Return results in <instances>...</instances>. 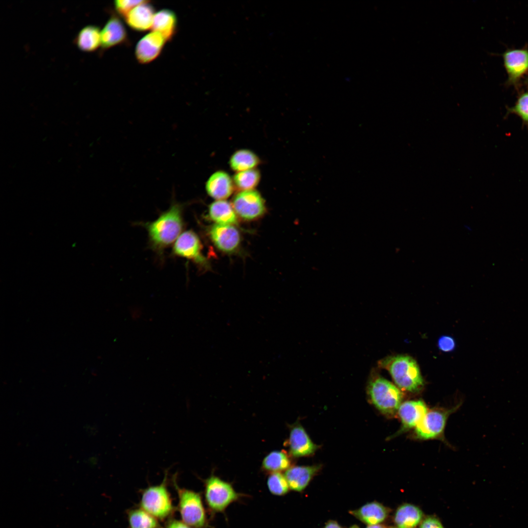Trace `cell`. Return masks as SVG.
I'll return each mask as SVG.
<instances>
[{"label":"cell","mask_w":528,"mask_h":528,"mask_svg":"<svg viewBox=\"0 0 528 528\" xmlns=\"http://www.w3.org/2000/svg\"><path fill=\"white\" fill-rule=\"evenodd\" d=\"M325 528H342L341 527L334 521H330L326 525Z\"/></svg>","instance_id":"cell-34"},{"label":"cell","mask_w":528,"mask_h":528,"mask_svg":"<svg viewBox=\"0 0 528 528\" xmlns=\"http://www.w3.org/2000/svg\"></svg>","instance_id":"cell-37"},{"label":"cell","mask_w":528,"mask_h":528,"mask_svg":"<svg viewBox=\"0 0 528 528\" xmlns=\"http://www.w3.org/2000/svg\"><path fill=\"white\" fill-rule=\"evenodd\" d=\"M259 163L258 156L253 152L246 149L235 152L229 160L231 168L236 172L254 169Z\"/></svg>","instance_id":"cell-25"},{"label":"cell","mask_w":528,"mask_h":528,"mask_svg":"<svg viewBox=\"0 0 528 528\" xmlns=\"http://www.w3.org/2000/svg\"><path fill=\"white\" fill-rule=\"evenodd\" d=\"M176 477L173 476L172 481L177 495L176 509L181 521L191 528H208L209 521L200 493L180 487Z\"/></svg>","instance_id":"cell-3"},{"label":"cell","mask_w":528,"mask_h":528,"mask_svg":"<svg viewBox=\"0 0 528 528\" xmlns=\"http://www.w3.org/2000/svg\"><path fill=\"white\" fill-rule=\"evenodd\" d=\"M202 246L198 236L192 231L182 233L177 239L173 247L174 253L179 256L191 260L197 264H206L201 253Z\"/></svg>","instance_id":"cell-10"},{"label":"cell","mask_w":528,"mask_h":528,"mask_svg":"<svg viewBox=\"0 0 528 528\" xmlns=\"http://www.w3.org/2000/svg\"><path fill=\"white\" fill-rule=\"evenodd\" d=\"M366 528H385L383 525L377 524L368 526Z\"/></svg>","instance_id":"cell-35"},{"label":"cell","mask_w":528,"mask_h":528,"mask_svg":"<svg viewBox=\"0 0 528 528\" xmlns=\"http://www.w3.org/2000/svg\"><path fill=\"white\" fill-rule=\"evenodd\" d=\"M145 0H117L114 1L116 12L121 16L125 17L133 8Z\"/></svg>","instance_id":"cell-30"},{"label":"cell","mask_w":528,"mask_h":528,"mask_svg":"<svg viewBox=\"0 0 528 528\" xmlns=\"http://www.w3.org/2000/svg\"><path fill=\"white\" fill-rule=\"evenodd\" d=\"M379 365L389 372L396 384L402 390L414 393L423 386L418 366L415 360L409 356H388L381 360Z\"/></svg>","instance_id":"cell-2"},{"label":"cell","mask_w":528,"mask_h":528,"mask_svg":"<svg viewBox=\"0 0 528 528\" xmlns=\"http://www.w3.org/2000/svg\"><path fill=\"white\" fill-rule=\"evenodd\" d=\"M209 235L216 247L224 252L234 251L240 243V233L232 225L215 224L210 229Z\"/></svg>","instance_id":"cell-12"},{"label":"cell","mask_w":528,"mask_h":528,"mask_svg":"<svg viewBox=\"0 0 528 528\" xmlns=\"http://www.w3.org/2000/svg\"><path fill=\"white\" fill-rule=\"evenodd\" d=\"M204 497L210 514L224 513L232 503L243 497L232 484L214 475L204 480Z\"/></svg>","instance_id":"cell-5"},{"label":"cell","mask_w":528,"mask_h":528,"mask_svg":"<svg viewBox=\"0 0 528 528\" xmlns=\"http://www.w3.org/2000/svg\"><path fill=\"white\" fill-rule=\"evenodd\" d=\"M350 528H359L357 526L353 525V526H352L351 527H350Z\"/></svg>","instance_id":"cell-36"},{"label":"cell","mask_w":528,"mask_h":528,"mask_svg":"<svg viewBox=\"0 0 528 528\" xmlns=\"http://www.w3.org/2000/svg\"><path fill=\"white\" fill-rule=\"evenodd\" d=\"M502 55L507 76L506 85L517 87L528 74V49H508Z\"/></svg>","instance_id":"cell-7"},{"label":"cell","mask_w":528,"mask_h":528,"mask_svg":"<svg viewBox=\"0 0 528 528\" xmlns=\"http://www.w3.org/2000/svg\"><path fill=\"white\" fill-rule=\"evenodd\" d=\"M454 410L433 409L427 412L416 428V434L421 439H431L440 436L448 416Z\"/></svg>","instance_id":"cell-9"},{"label":"cell","mask_w":528,"mask_h":528,"mask_svg":"<svg viewBox=\"0 0 528 528\" xmlns=\"http://www.w3.org/2000/svg\"><path fill=\"white\" fill-rule=\"evenodd\" d=\"M167 473L162 483L141 490L138 506L159 521L173 518L176 508L167 486Z\"/></svg>","instance_id":"cell-4"},{"label":"cell","mask_w":528,"mask_h":528,"mask_svg":"<svg viewBox=\"0 0 528 528\" xmlns=\"http://www.w3.org/2000/svg\"><path fill=\"white\" fill-rule=\"evenodd\" d=\"M267 486L270 492L276 496L285 495L290 489L285 475L280 472L269 474L267 480Z\"/></svg>","instance_id":"cell-28"},{"label":"cell","mask_w":528,"mask_h":528,"mask_svg":"<svg viewBox=\"0 0 528 528\" xmlns=\"http://www.w3.org/2000/svg\"><path fill=\"white\" fill-rule=\"evenodd\" d=\"M291 462L285 452L273 451L264 459L262 468L270 473L280 472L290 467Z\"/></svg>","instance_id":"cell-26"},{"label":"cell","mask_w":528,"mask_h":528,"mask_svg":"<svg viewBox=\"0 0 528 528\" xmlns=\"http://www.w3.org/2000/svg\"><path fill=\"white\" fill-rule=\"evenodd\" d=\"M155 13L152 4L145 0L133 8L125 17V20L132 29L139 32L146 31L152 27Z\"/></svg>","instance_id":"cell-16"},{"label":"cell","mask_w":528,"mask_h":528,"mask_svg":"<svg viewBox=\"0 0 528 528\" xmlns=\"http://www.w3.org/2000/svg\"><path fill=\"white\" fill-rule=\"evenodd\" d=\"M261 175L256 169L237 172L233 176V181L236 187L242 190L254 189L259 183Z\"/></svg>","instance_id":"cell-27"},{"label":"cell","mask_w":528,"mask_h":528,"mask_svg":"<svg viewBox=\"0 0 528 528\" xmlns=\"http://www.w3.org/2000/svg\"><path fill=\"white\" fill-rule=\"evenodd\" d=\"M164 528H191L181 520L172 518L166 522Z\"/></svg>","instance_id":"cell-33"},{"label":"cell","mask_w":528,"mask_h":528,"mask_svg":"<svg viewBox=\"0 0 528 528\" xmlns=\"http://www.w3.org/2000/svg\"><path fill=\"white\" fill-rule=\"evenodd\" d=\"M232 206L235 212L246 220L257 219L265 211L264 199L254 189L242 191L237 194L233 198Z\"/></svg>","instance_id":"cell-8"},{"label":"cell","mask_w":528,"mask_h":528,"mask_svg":"<svg viewBox=\"0 0 528 528\" xmlns=\"http://www.w3.org/2000/svg\"><path fill=\"white\" fill-rule=\"evenodd\" d=\"M368 394L373 404L385 415H394L401 404L402 394L395 385L378 376L369 382Z\"/></svg>","instance_id":"cell-6"},{"label":"cell","mask_w":528,"mask_h":528,"mask_svg":"<svg viewBox=\"0 0 528 528\" xmlns=\"http://www.w3.org/2000/svg\"><path fill=\"white\" fill-rule=\"evenodd\" d=\"M74 43L78 48L85 52H92L101 47V30L95 25L83 27L78 33Z\"/></svg>","instance_id":"cell-21"},{"label":"cell","mask_w":528,"mask_h":528,"mask_svg":"<svg viewBox=\"0 0 528 528\" xmlns=\"http://www.w3.org/2000/svg\"><path fill=\"white\" fill-rule=\"evenodd\" d=\"M233 181L225 172L218 171L208 179L205 185L207 194L217 200H224L233 192Z\"/></svg>","instance_id":"cell-17"},{"label":"cell","mask_w":528,"mask_h":528,"mask_svg":"<svg viewBox=\"0 0 528 528\" xmlns=\"http://www.w3.org/2000/svg\"><path fill=\"white\" fill-rule=\"evenodd\" d=\"M288 443L289 453L294 457L309 456L313 454L317 449V446L299 424L291 428Z\"/></svg>","instance_id":"cell-15"},{"label":"cell","mask_w":528,"mask_h":528,"mask_svg":"<svg viewBox=\"0 0 528 528\" xmlns=\"http://www.w3.org/2000/svg\"><path fill=\"white\" fill-rule=\"evenodd\" d=\"M423 512L417 506L404 504L396 509L394 522L397 528H416L422 521Z\"/></svg>","instance_id":"cell-22"},{"label":"cell","mask_w":528,"mask_h":528,"mask_svg":"<svg viewBox=\"0 0 528 528\" xmlns=\"http://www.w3.org/2000/svg\"><path fill=\"white\" fill-rule=\"evenodd\" d=\"M183 226L182 206L175 203L155 221L148 223L146 228L153 246L160 250L177 240Z\"/></svg>","instance_id":"cell-1"},{"label":"cell","mask_w":528,"mask_h":528,"mask_svg":"<svg viewBox=\"0 0 528 528\" xmlns=\"http://www.w3.org/2000/svg\"><path fill=\"white\" fill-rule=\"evenodd\" d=\"M320 469V466H296L287 469L284 474L289 488L301 492L308 484L312 477Z\"/></svg>","instance_id":"cell-18"},{"label":"cell","mask_w":528,"mask_h":528,"mask_svg":"<svg viewBox=\"0 0 528 528\" xmlns=\"http://www.w3.org/2000/svg\"><path fill=\"white\" fill-rule=\"evenodd\" d=\"M167 41L158 32L152 31L138 42L135 48L137 61L146 64L155 60L160 54Z\"/></svg>","instance_id":"cell-11"},{"label":"cell","mask_w":528,"mask_h":528,"mask_svg":"<svg viewBox=\"0 0 528 528\" xmlns=\"http://www.w3.org/2000/svg\"><path fill=\"white\" fill-rule=\"evenodd\" d=\"M127 40L126 29L119 17L111 15L101 30V49L102 51L124 43Z\"/></svg>","instance_id":"cell-13"},{"label":"cell","mask_w":528,"mask_h":528,"mask_svg":"<svg viewBox=\"0 0 528 528\" xmlns=\"http://www.w3.org/2000/svg\"><path fill=\"white\" fill-rule=\"evenodd\" d=\"M129 528H163L159 520L138 506L127 511Z\"/></svg>","instance_id":"cell-24"},{"label":"cell","mask_w":528,"mask_h":528,"mask_svg":"<svg viewBox=\"0 0 528 528\" xmlns=\"http://www.w3.org/2000/svg\"><path fill=\"white\" fill-rule=\"evenodd\" d=\"M363 523L370 525L379 524L387 517L388 509L377 502L367 503L359 508L350 512Z\"/></svg>","instance_id":"cell-19"},{"label":"cell","mask_w":528,"mask_h":528,"mask_svg":"<svg viewBox=\"0 0 528 528\" xmlns=\"http://www.w3.org/2000/svg\"><path fill=\"white\" fill-rule=\"evenodd\" d=\"M506 110L507 115L515 114L521 119L523 125L528 127V91L521 93L515 104Z\"/></svg>","instance_id":"cell-29"},{"label":"cell","mask_w":528,"mask_h":528,"mask_svg":"<svg viewBox=\"0 0 528 528\" xmlns=\"http://www.w3.org/2000/svg\"><path fill=\"white\" fill-rule=\"evenodd\" d=\"M177 25L176 13L169 9H163L155 13L152 29L162 35L167 41L175 35Z\"/></svg>","instance_id":"cell-20"},{"label":"cell","mask_w":528,"mask_h":528,"mask_svg":"<svg viewBox=\"0 0 528 528\" xmlns=\"http://www.w3.org/2000/svg\"><path fill=\"white\" fill-rule=\"evenodd\" d=\"M209 216L218 224L232 225L237 222L233 206L225 200H217L212 203L209 207Z\"/></svg>","instance_id":"cell-23"},{"label":"cell","mask_w":528,"mask_h":528,"mask_svg":"<svg viewBox=\"0 0 528 528\" xmlns=\"http://www.w3.org/2000/svg\"><path fill=\"white\" fill-rule=\"evenodd\" d=\"M398 411L402 423L397 432L399 434L416 427L427 413V409L421 400H410L401 404Z\"/></svg>","instance_id":"cell-14"},{"label":"cell","mask_w":528,"mask_h":528,"mask_svg":"<svg viewBox=\"0 0 528 528\" xmlns=\"http://www.w3.org/2000/svg\"><path fill=\"white\" fill-rule=\"evenodd\" d=\"M420 528H444L440 522L434 517H428L421 522Z\"/></svg>","instance_id":"cell-32"},{"label":"cell","mask_w":528,"mask_h":528,"mask_svg":"<svg viewBox=\"0 0 528 528\" xmlns=\"http://www.w3.org/2000/svg\"><path fill=\"white\" fill-rule=\"evenodd\" d=\"M438 347L443 352H451L455 348V341L451 336H442L438 340Z\"/></svg>","instance_id":"cell-31"}]
</instances>
